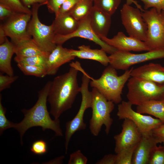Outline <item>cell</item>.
I'll list each match as a JSON object with an SVG mask.
<instances>
[{
  "label": "cell",
  "instance_id": "obj_1",
  "mask_svg": "<svg viewBox=\"0 0 164 164\" xmlns=\"http://www.w3.org/2000/svg\"><path fill=\"white\" fill-rule=\"evenodd\" d=\"M79 62H72L65 73L58 76L51 82L47 101L50 106V113L58 119L65 111L71 108L76 98L80 92L77 75Z\"/></svg>",
  "mask_w": 164,
  "mask_h": 164
},
{
  "label": "cell",
  "instance_id": "obj_2",
  "mask_svg": "<svg viewBox=\"0 0 164 164\" xmlns=\"http://www.w3.org/2000/svg\"><path fill=\"white\" fill-rule=\"evenodd\" d=\"M51 81L46 82L38 92V99L35 105L29 109H22L24 117L19 123H15L14 128L19 132L21 143L22 144L23 136L26 131L34 127H40L43 131L51 129L58 136L63 135L59 118L52 120L47 110L46 103Z\"/></svg>",
  "mask_w": 164,
  "mask_h": 164
},
{
  "label": "cell",
  "instance_id": "obj_3",
  "mask_svg": "<svg viewBox=\"0 0 164 164\" xmlns=\"http://www.w3.org/2000/svg\"><path fill=\"white\" fill-rule=\"evenodd\" d=\"M133 68L125 70L118 76L116 70L110 65L104 69L99 78L91 77L90 86L96 88L107 100L114 104H119L122 101L123 89L131 77Z\"/></svg>",
  "mask_w": 164,
  "mask_h": 164
},
{
  "label": "cell",
  "instance_id": "obj_4",
  "mask_svg": "<svg viewBox=\"0 0 164 164\" xmlns=\"http://www.w3.org/2000/svg\"><path fill=\"white\" fill-rule=\"evenodd\" d=\"M91 91L92 114L89 121L90 132L94 136H97L104 125L108 135L113 122L111 113L114 109V104L107 100L96 88L93 87Z\"/></svg>",
  "mask_w": 164,
  "mask_h": 164
},
{
  "label": "cell",
  "instance_id": "obj_5",
  "mask_svg": "<svg viewBox=\"0 0 164 164\" xmlns=\"http://www.w3.org/2000/svg\"><path fill=\"white\" fill-rule=\"evenodd\" d=\"M127 86V97L132 105L138 106L148 101L162 100L164 98V84L131 77Z\"/></svg>",
  "mask_w": 164,
  "mask_h": 164
},
{
  "label": "cell",
  "instance_id": "obj_6",
  "mask_svg": "<svg viewBox=\"0 0 164 164\" xmlns=\"http://www.w3.org/2000/svg\"><path fill=\"white\" fill-rule=\"evenodd\" d=\"M80 71L83 75L80 92L82 99L77 114L71 120L68 121L66 124L65 147V153L67 152L69 142L72 135L76 132L84 130L86 127L84 122V117L86 110L91 108L92 103V95L91 91L88 89L91 77L81 67Z\"/></svg>",
  "mask_w": 164,
  "mask_h": 164
},
{
  "label": "cell",
  "instance_id": "obj_7",
  "mask_svg": "<svg viewBox=\"0 0 164 164\" xmlns=\"http://www.w3.org/2000/svg\"><path fill=\"white\" fill-rule=\"evenodd\" d=\"M42 4L32 5L31 19L27 26V30L35 43L43 50L50 53L56 47L53 42L55 34L52 25L42 23L38 17V10Z\"/></svg>",
  "mask_w": 164,
  "mask_h": 164
},
{
  "label": "cell",
  "instance_id": "obj_8",
  "mask_svg": "<svg viewBox=\"0 0 164 164\" xmlns=\"http://www.w3.org/2000/svg\"><path fill=\"white\" fill-rule=\"evenodd\" d=\"M142 15L147 27L146 45L150 50L164 48V11L152 8Z\"/></svg>",
  "mask_w": 164,
  "mask_h": 164
},
{
  "label": "cell",
  "instance_id": "obj_9",
  "mask_svg": "<svg viewBox=\"0 0 164 164\" xmlns=\"http://www.w3.org/2000/svg\"><path fill=\"white\" fill-rule=\"evenodd\" d=\"M108 57L110 65L116 70H126L135 64L164 58V48L151 50L139 54L117 50Z\"/></svg>",
  "mask_w": 164,
  "mask_h": 164
},
{
  "label": "cell",
  "instance_id": "obj_10",
  "mask_svg": "<svg viewBox=\"0 0 164 164\" xmlns=\"http://www.w3.org/2000/svg\"><path fill=\"white\" fill-rule=\"evenodd\" d=\"M142 11L126 3L120 10L121 22L130 36L145 42L146 37L147 25L142 15Z\"/></svg>",
  "mask_w": 164,
  "mask_h": 164
},
{
  "label": "cell",
  "instance_id": "obj_11",
  "mask_svg": "<svg viewBox=\"0 0 164 164\" xmlns=\"http://www.w3.org/2000/svg\"><path fill=\"white\" fill-rule=\"evenodd\" d=\"M129 101H122L118 105L117 115L119 119H128L137 126L142 135L151 133V131L163 124L158 118L146 115L134 111Z\"/></svg>",
  "mask_w": 164,
  "mask_h": 164
},
{
  "label": "cell",
  "instance_id": "obj_12",
  "mask_svg": "<svg viewBox=\"0 0 164 164\" xmlns=\"http://www.w3.org/2000/svg\"><path fill=\"white\" fill-rule=\"evenodd\" d=\"M75 37L84 38L91 41L99 45L106 53L111 54L117 50L100 38L93 31L90 25L89 15L80 21L77 29L72 33L66 35H55L54 43L62 45L69 39Z\"/></svg>",
  "mask_w": 164,
  "mask_h": 164
},
{
  "label": "cell",
  "instance_id": "obj_13",
  "mask_svg": "<svg viewBox=\"0 0 164 164\" xmlns=\"http://www.w3.org/2000/svg\"><path fill=\"white\" fill-rule=\"evenodd\" d=\"M32 14L14 13L0 25L6 36L14 42L32 38L28 32Z\"/></svg>",
  "mask_w": 164,
  "mask_h": 164
},
{
  "label": "cell",
  "instance_id": "obj_14",
  "mask_svg": "<svg viewBox=\"0 0 164 164\" xmlns=\"http://www.w3.org/2000/svg\"><path fill=\"white\" fill-rule=\"evenodd\" d=\"M124 120L121 132L114 137L116 154L125 149L137 144L142 136L138 128L132 121L127 118Z\"/></svg>",
  "mask_w": 164,
  "mask_h": 164
},
{
  "label": "cell",
  "instance_id": "obj_15",
  "mask_svg": "<svg viewBox=\"0 0 164 164\" xmlns=\"http://www.w3.org/2000/svg\"><path fill=\"white\" fill-rule=\"evenodd\" d=\"M100 38L119 50L140 52L150 50L144 42L129 36H127L122 32H118L111 39L107 37H101Z\"/></svg>",
  "mask_w": 164,
  "mask_h": 164
},
{
  "label": "cell",
  "instance_id": "obj_16",
  "mask_svg": "<svg viewBox=\"0 0 164 164\" xmlns=\"http://www.w3.org/2000/svg\"><path fill=\"white\" fill-rule=\"evenodd\" d=\"M75 57L71 54L70 49L64 48L62 45H57L47 58L46 66L47 75H55L61 66Z\"/></svg>",
  "mask_w": 164,
  "mask_h": 164
},
{
  "label": "cell",
  "instance_id": "obj_17",
  "mask_svg": "<svg viewBox=\"0 0 164 164\" xmlns=\"http://www.w3.org/2000/svg\"><path fill=\"white\" fill-rule=\"evenodd\" d=\"M157 144L151 133L142 135L135 150L132 164H149L152 152Z\"/></svg>",
  "mask_w": 164,
  "mask_h": 164
},
{
  "label": "cell",
  "instance_id": "obj_18",
  "mask_svg": "<svg viewBox=\"0 0 164 164\" xmlns=\"http://www.w3.org/2000/svg\"><path fill=\"white\" fill-rule=\"evenodd\" d=\"M131 76L144 79L164 84V67L158 63H150L133 69Z\"/></svg>",
  "mask_w": 164,
  "mask_h": 164
},
{
  "label": "cell",
  "instance_id": "obj_19",
  "mask_svg": "<svg viewBox=\"0 0 164 164\" xmlns=\"http://www.w3.org/2000/svg\"><path fill=\"white\" fill-rule=\"evenodd\" d=\"M91 26L100 38L107 37L111 23V16L93 6L89 15Z\"/></svg>",
  "mask_w": 164,
  "mask_h": 164
},
{
  "label": "cell",
  "instance_id": "obj_20",
  "mask_svg": "<svg viewBox=\"0 0 164 164\" xmlns=\"http://www.w3.org/2000/svg\"><path fill=\"white\" fill-rule=\"evenodd\" d=\"M80 21L69 13L59 14L55 17L52 25L55 35H66L71 34L77 28Z\"/></svg>",
  "mask_w": 164,
  "mask_h": 164
},
{
  "label": "cell",
  "instance_id": "obj_21",
  "mask_svg": "<svg viewBox=\"0 0 164 164\" xmlns=\"http://www.w3.org/2000/svg\"><path fill=\"white\" fill-rule=\"evenodd\" d=\"M11 42L13 45L16 56L28 57L40 55L48 56L50 53L41 49L32 38Z\"/></svg>",
  "mask_w": 164,
  "mask_h": 164
},
{
  "label": "cell",
  "instance_id": "obj_22",
  "mask_svg": "<svg viewBox=\"0 0 164 164\" xmlns=\"http://www.w3.org/2000/svg\"><path fill=\"white\" fill-rule=\"evenodd\" d=\"M78 50L70 49L71 54L79 58L89 59L97 61L106 66L109 63L108 56L102 49H93L90 46L82 45L78 47Z\"/></svg>",
  "mask_w": 164,
  "mask_h": 164
},
{
  "label": "cell",
  "instance_id": "obj_23",
  "mask_svg": "<svg viewBox=\"0 0 164 164\" xmlns=\"http://www.w3.org/2000/svg\"><path fill=\"white\" fill-rule=\"evenodd\" d=\"M14 53L13 45L6 38L5 42L0 45V71L1 73L10 76L14 75L11 60Z\"/></svg>",
  "mask_w": 164,
  "mask_h": 164
},
{
  "label": "cell",
  "instance_id": "obj_24",
  "mask_svg": "<svg viewBox=\"0 0 164 164\" xmlns=\"http://www.w3.org/2000/svg\"><path fill=\"white\" fill-rule=\"evenodd\" d=\"M136 111L142 114H148L160 119L164 124V101L151 100L137 106Z\"/></svg>",
  "mask_w": 164,
  "mask_h": 164
},
{
  "label": "cell",
  "instance_id": "obj_25",
  "mask_svg": "<svg viewBox=\"0 0 164 164\" xmlns=\"http://www.w3.org/2000/svg\"><path fill=\"white\" fill-rule=\"evenodd\" d=\"M93 2V0H80L69 13L76 20H81L89 15Z\"/></svg>",
  "mask_w": 164,
  "mask_h": 164
},
{
  "label": "cell",
  "instance_id": "obj_26",
  "mask_svg": "<svg viewBox=\"0 0 164 164\" xmlns=\"http://www.w3.org/2000/svg\"><path fill=\"white\" fill-rule=\"evenodd\" d=\"M94 6L112 16L119 6L121 0H93Z\"/></svg>",
  "mask_w": 164,
  "mask_h": 164
},
{
  "label": "cell",
  "instance_id": "obj_27",
  "mask_svg": "<svg viewBox=\"0 0 164 164\" xmlns=\"http://www.w3.org/2000/svg\"><path fill=\"white\" fill-rule=\"evenodd\" d=\"M48 57V56L40 55L28 57L16 56L14 58V60L17 63H20L39 67L46 69Z\"/></svg>",
  "mask_w": 164,
  "mask_h": 164
},
{
  "label": "cell",
  "instance_id": "obj_28",
  "mask_svg": "<svg viewBox=\"0 0 164 164\" xmlns=\"http://www.w3.org/2000/svg\"><path fill=\"white\" fill-rule=\"evenodd\" d=\"M0 4L15 13H32L31 10L25 6L20 0H0Z\"/></svg>",
  "mask_w": 164,
  "mask_h": 164
},
{
  "label": "cell",
  "instance_id": "obj_29",
  "mask_svg": "<svg viewBox=\"0 0 164 164\" xmlns=\"http://www.w3.org/2000/svg\"><path fill=\"white\" fill-rule=\"evenodd\" d=\"M18 68L25 75L43 77L47 75L46 69L43 67L17 63Z\"/></svg>",
  "mask_w": 164,
  "mask_h": 164
},
{
  "label": "cell",
  "instance_id": "obj_30",
  "mask_svg": "<svg viewBox=\"0 0 164 164\" xmlns=\"http://www.w3.org/2000/svg\"><path fill=\"white\" fill-rule=\"evenodd\" d=\"M137 145L125 149L116 154L115 164H132L133 155Z\"/></svg>",
  "mask_w": 164,
  "mask_h": 164
},
{
  "label": "cell",
  "instance_id": "obj_31",
  "mask_svg": "<svg viewBox=\"0 0 164 164\" xmlns=\"http://www.w3.org/2000/svg\"><path fill=\"white\" fill-rule=\"evenodd\" d=\"M2 95L0 96V134L2 135L5 130L11 128H14L15 123L10 121L5 116L6 108L2 105Z\"/></svg>",
  "mask_w": 164,
  "mask_h": 164
},
{
  "label": "cell",
  "instance_id": "obj_32",
  "mask_svg": "<svg viewBox=\"0 0 164 164\" xmlns=\"http://www.w3.org/2000/svg\"><path fill=\"white\" fill-rule=\"evenodd\" d=\"M149 164H164V146H157L151 155Z\"/></svg>",
  "mask_w": 164,
  "mask_h": 164
},
{
  "label": "cell",
  "instance_id": "obj_33",
  "mask_svg": "<svg viewBox=\"0 0 164 164\" xmlns=\"http://www.w3.org/2000/svg\"><path fill=\"white\" fill-rule=\"evenodd\" d=\"M47 149L46 142L43 140H39L36 141L32 143L30 150L33 153L40 155L46 153Z\"/></svg>",
  "mask_w": 164,
  "mask_h": 164
},
{
  "label": "cell",
  "instance_id": "obj_34",
  "mask_svg": "<svg viewBox=\"0 0 164 164\" xmlns=\"http://www.w3.org/2000/svg\"><path fill=\"white\" fill-rule=\"evenodd\" d=\"M87 158L82 153L80 150L71 154L68 162V164H86Z\"/></svg>",
  "mask_w": 164,
  "mask_h": 164
},
{
  "label": "cell",
  "instance_id": "obj_35",
  "mask_svg": "<svg viewBox=\"0 0 164 164\" xmlns=\"http://www.w3.org/2000/svg\"><path fill=\"white\" fill-rule=\"evenodd\" d=\"M19 78L18 76L3 75L2 73L0 74V91L9 88L11 84Z\"/></svg>",
  "mask_w": 164,
  "mask_h": 164
},
{
  "label": "cell",
  "instance_id": "obj_36",
  "mask_svg": "<svg viewBox=\"0 0 164 164\" xmlns=\"http://www.w3.org/2000/svg\"><path fill=\"white\" fill-rule=\"evenodd\" d=\"M144 4L145 10L154 8L159 11H164V0H139Z\"/></svg>",
  "mask_w": 164,
  "mask_h": 164
},
{
  "label": "cell",
  "instance_id": "obj_37",
  "mask_svg": "<svg viewBox=\"0 0 164 164\" xmlns=\"http://www.w3.org/2000/svg\"><path fill=\"white\" fill-rule=\"evenodd\" d=\"M65 0H49L46 5L50 12L53 13L55 17L59 14L60 9Z\"/></svg>",
  "mask_w": 164,
  "mask_h": 164
},
{
  "label": "cell",
  "instance_id": "obj_38",
  "mask_svg": "<svg viewBox=\"0 0 164 164\" xmlns=\"http://www.w3.org/2000/svg\"><path fill=\"white\" fill-rule=\"evenodd\" d=\"M151 134L157 144L164 143V124L153 129Z\"/></svg>",
  "mask_w": 164,
  "mask_h": 164
},
{
  "label": "cell",
  "instance_id": "obj_39",
  "mask_svg": "<svg viewBox=\"0 0 164 164\" xmlns=\"http://www.w3.org/2000/svg\"><path fill=\"white\" fill-rule=\"evenodd\" d=\"M79 1L65 0L60 9L59 14L69 13Z\"/></svg>",
  "mask_w": 164,
  "mask_h": 164
},
{
  "label": "cell",
  "instance_id": "obj_40",
  "mask_svg": "<svg viewBox=\"0 0 164 164\" xmlns=\"http://www.w3.org/2000/svg\"><path fill=\"white\" fill-rule=\"evenodd\" d=\"M116 155L109 154L106 155L98 160L96 164H115Z\"/></svg>",
  "mask_w": 164,
  "mask_h": 164
},
{
  "label": "cell",
  "instance_id": "obj_41",
  "mask_svg": "<svg viewBox=\"0 0 164 164\" xmlns=\"http://www.w3.org/2000/svg\"><path fill=\"white\" fill-rule=\"evenodd\" d=\"M14 13L9 9L0 4V19L1 20L6 19Z\"/></svg>",
  "mask_w": 164,
  "mask_h": 164
},
{
  "label": "cell",
  "instance_id": "obj_42",
  "mask_svg": "<svg viewBox=\"0 0 164 164\" xmlns=\"http://www.w3.org/2000/svg\"><path fill=\"white\" fill-rule=\"evenodd\" d=\"M49 0H21L22 3L26 6L32 5L36 3L42 4L43 5H46Z\"/></svg>",
  "mask_w": 164,
  "mask_h": 164
},
{
  "label": "cell",
  "instance_id": "obj_43",
  "mask_svg": "<svg viewBox=\"0 0 164 164\" xmlns=\"http://www.w3.org/2000/svg\"><path fill=\"white\" fill-rule=\"evenodd\" d=\"M4 32V31L2 27L0 26V44H2L4 43L5 41L6 38Z\"/></svg>",
  "mask_w": 164,
  "mask_h": 164
},
{
  "label": "cell",
  "instance_id": "obj_44",
  "mask_svg": "<svg viewBox=\"0 0 164 164\" xmlns=\"http://www.w3.org/2000/svg\"><path fill=\"white\" fill-rule=\"evenodd\" d=\"M126 3L129 5H131L132 3L134 4L142 12L144 11V9L142 8L141 5H139L137 2L134 0H125Z\"/></svg>",
  "mask_w": 164,
  "mask_h": 164
},
{
  "label": "cell",
  "instance_id": "obj_45",
  "mask_svg": "<svg viewBox=\"0 0 164 164\" xmlns=\"http://www.w3.org/2000/svg\"><path fill=\"white\" fill-rule=\"evenodd\" d=\"M163 145L164 146V143H163Z\"/></svg>",
  "mask_w": 164,
  "mask_h": 164
},
{
  "label": "cell",
  "instance_id": "obj_46",
  "mask_svg": "<svg viewBox=\"0 0 164 164\" xmlns=\"http://www.w3.org/2000/svg\"><path fill=\"white\" fill-rule=\"evenodd\" d=\"M163 100V101H164V99H163V100Z\"/></svg>",
  "mask_w": 164,
  "mask_h": 164
}]
</instances>
